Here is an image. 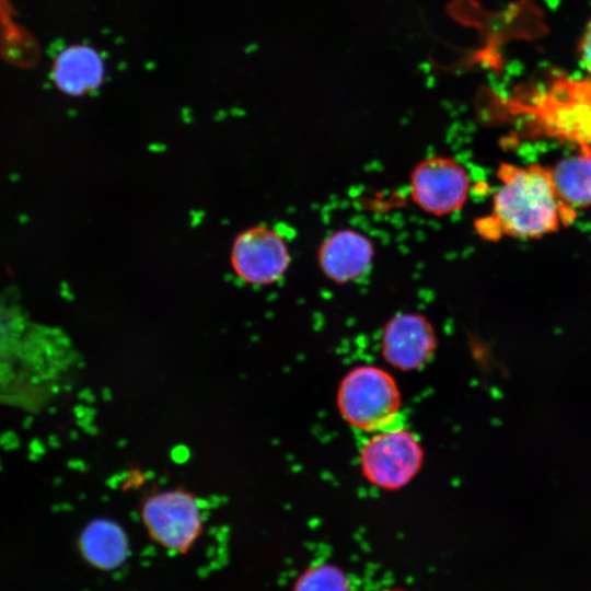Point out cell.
Masks as SVG:
<instances>
[{
  "label": "cell",
  "mask_w": 591,
  "mask_h": 591,
  "mask_svg": "<svg viewBox=\"0 0 591 591\" xmlns=\"http://www.w3.org/2000/svg\"><path fill=\"white\" fill-rule=\"evenodd\" d=\"M374 253V244L369 236L344 228L323 240L317 251V263L326 278L336 283H348L369 271Z\"/></svg>",
  "instance_id": "9c48e42d"
},
{
  "label": "cell",
  "mask_w": 591,
  "mask_h": 591,
  "mask_svg": "<svg viewBox=\"0 0 591 591\" xmlns=\"http://www.w3.org/2000/svg\"><path fill=\"white\" fill-rule=\"evenodd\" d=\"M385 591H407V590H403V589H390V590H385Z\"/></svg>",
  "instance_id": "9a60e30c"
},
{
  "label": "cell",
  "mask_w": 591,
  "mask_h": 591,
  "mask_svg": "<svg viewBox=\"0 0 591 591\" xmlns=\"http://www.w3.org/2000/svg\"><path fill=\"white\" fill-rule=\"evenodd\" d=\"M422 460L418 439L410 431L396 427L376 431L360 453L363 476L385 490L407 485L419 472Z\"/></svg>",
  "instance_id": "5b68a950"
},
{
  "label": "cell",
  "mask_w": 591,
  "mask_h": 591,
  "mask_svg": "<svg viewBox=\"0 0 591 591\" xmlns=\"http://www.w3.org/2000/svg\"><path fill=\"white\" fill-rule=\"evenodd\" d=\"M231 263L241 280L266 286L282 278L290 264V252L285 239L276 230L258 225L236 237Z\"/></svg>",
  "instance_id": "52a82bcc"
},
{
  "label": "cell",
  "mask_w": 591,
  "mask_h": 591,
  "mask_svg": "<svg viewBox=\"0 0 591 591\" xmlns=\"http://www.w3.org/2000/svg\"><path fill=\"white\" fill-rule=\"evenodd\" d=\"M128 545L123 528L106 518L91 521L80 536L83 556L101 569H114L120 566L127 558Z\"/></svg>",
  "instance_id": "8fae6325"
},
{
  "label": "cell",
  "mask_w": 591,
  "mask_h": 591,
  "mask_svg": "<svg viewBox=\"0 0 591 591\" xmlns=\"http://www.w3.org/2000/svg\"><path fill=\"white\" fill-rule=\"evenodd\" d=\"M470 176L452 158L436 155L419 162L410 173L409 192L422 211L443 217L460 210L468 196Z\"/></svg>",
  "instance_id": "8992f818"
},
{
  "label": "cell",
  "mask_w": 591,
  "mask_h": 591,
  "mask_svg": "<svg viewBox=\"0 0 591 591\" xmlns=\"http://www.w3.org/2000/svg\"><path fill=\"white\" fill-rule=\"evenodd\" d=\"M104 77L100 55L89 46H70L59 54L53 67L57 88L71 96H81L97 89Z\"/></svg>",
  "instance_id": "30bf717a"
},
{
  "label": "cell",
  "mask_w": 591,
  "mask_h": 591,
  "mask_svg": "<svg viewBox=\"0 0 591 591\" xmlns=\"http://www.w3.org/2000/svg\"><path fill=\"white\" fill-rule=\"evenodd\" d=\"M498 177L501 184L494 196L491 216L485 221L486 234L540 237L575 218V212L561 204L551 170L503 164Z\"/></svg>",
  "instance_id": "6da1fadb"
},
{
  "label": "cell",
  "mask_w": 591,
  "mask_h": 591,
  "mask_svg": "<svg viewBox=\"0 0 591 591\" xmlns=\"http://www.w3.org/2000/svg\"><path fill=\"white\" fill-rule=\"evenodd\" d=\"M510 105L547 134L591 146V77H555Z\"/></svg>",
  "instance_id": "7a4b0ae2"
},
{
  "label": "cell",
  "mask_w": 591,
  "mask_h": 591,
  "mask_svg": "<svg viewBox=\"0 0 591 591\" xmlns=\"http://www.w3.org/2000/svg\"><path fill=\"white\" fill-rule=\"evenodd\" d=\"M552 171L561 204L569 210L591 206V146L582 144L578 154L561 160Z\"/></svg>",
  "instance_id": "7c38bea8"
},
{
  "label": "cell",
  "mask_w": 591,
  "mask_h": 591,
  "mask_svg": "<svg viewBox=\"0 0 591 591\" xmlns=\"http://www.w3.org/2000/svg\"><path fill=\"white\" fill-rule=\"evenodd\" d=\"M337 406L350 426L376 432L394 427L401 410V394L396 382L385 370L360 366L341 380Z\"/></svg>",
  "instance_id": "3957f363"
},
{
  "label": "cell",
  "mask_w": 591,
  "mask_h": 591,
  "mask_svg": "<svg viewBox=\"0 0 591 591\" xmlns=\"http://www.w3.org/2000/svg\"><path fill=\"white\" fill-rule=\"evenodd\" d=\"M149 535L175 552L187 551L202 530L201 510L196 496L183 487L151 493L140 507Z\"/></svg>",
  "instance_id": "277c9868"
},
{
  "label": "cell",
  "mask_w": 591,
  "mask_h": 591,
  "mask_svg": "<svg viewBox=\"0 0 591 591\" xmlns=\"http://www.w3.org/2000/svg\"><path fill=\"white\" fill-rule=\"evenodd\" d=\"M437 339L426 316L404 312L390 318L383 328L381 352L392 367L410 371L422 367L433 355Z\"/></svg>",
  "instance_id": "ba28073f"
},
{
  "label": "cell",
  "mask_w": 591,
  "mask_h": 591,
  "mask_svg": "<svg viewBox=\"0 0 591 591\" xmlns=\"http://www.w3.org/2000/svg\"><path fill=\"white\" fill-rule=\"evenodd\" d=\"M578 57L582 69L591 77V19L586 24L579 40Z\"/></svg>",
  "instance_id": "5bb4252c"
},
{
  "label": "cell",
  "mask_w": 591,
  "mask_h": 591,
  "mask_svg": "<svg viewBox=\"0 0 591 591\" xmlns=\"http://www.w3.org/2000/svg\"><path fill=\"white\" fill-rule=\"evenodd\" d=\"M293 591H350L345 572L328 564L306 569L296 581Z\"/></svg>",
  "instance_id": "4fadbf2b"
}]
</instances>
